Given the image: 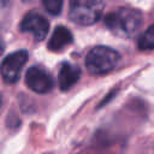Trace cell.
<instances>
[{"label": "cell", "instance_id": "obj_1", "mask_svg": "<svg viewBox=\"0 0 154 154\" xmlns=\"http://www.w3.org/2000/svg\"><path fill=\"white\" fill-rule=\"evenodd\" d=\"M106 26L118 37H132L142 25V14L134 8L122 7L105 17Z\"/></svg>", "mask_w": 154, "mask_h": 154}, {"label": "cell", "instance_id": "obj_2", "mask_svg": "<svg viewBox=\"0 0 154 154\" xmlns=\"http://www.w3.org/2000/svg\"><path fill=\"white\" fill-rule=\"evenodd\" d=\"M120 61V54L111 47L96 46L85 57V67L91 75H105L113 71Z\"/></svg>", "mask_w": 154, "mask_h": 154}, {"label": "cell", "instance_id": "obj_3", "mask_svg": "<svg viewBox=\"0 0 154 154\" xmlns=\"http://www.w3.org/2000/svg\"><path fill=\"white\" fill-rule=\"evenodd\" d=\"M103 6V0H70L69 18L78 25L95 24L101 18Z\"/></svg>", "mask_w": 154, "mask_h": 154}, {"label": "cell", "instance_id": "obj_4", "mask_svg": "<svg viewBox=\"0 0 154 154\" xmlns=\"http://www.w3.org/2000/svg\"><path fill=\"white\" fill-rule=\"evenodd\" d=\"M28 61V52L26 51H17L13 52L2 60L0 65V73L5 83L13 84L19 79L22 69Z\"/></svg>", "mask_w": 154, "mask_h": 154}, {"label": "cell", "instance_id": "obj_5", "mask_svg": "<svg viewBox=\"0 0 154 154\" xmlns=\"http://www.w3.org/2000/svg\"><path fill=\"white\" fill-rule=\"evenodd\" d=\"M25 83L32 91L37 94H46L53 88L52 76L40 66H31L25 73Z\"/></svg>", "mask_w": 154, "mask_h": 154}, {"label": "cell", "instance_id": "obj_6", "mask_svg": "<svg viewBox=\"0 0 154 154\" xmlns=\"http://www.w3.org/2000/svg\"><path fill=\"white\" fill-rule=\"evenodd\" d=\"M20 30L32 35L36 41H42L48 34L49 23L42 14L37 12H28L20 22Z\"/></svg>", "mask_w": 154, "mask_h": 154}, {"label": "cell", "instance_id": "obj_7", "mask_svg": "<svg viewBox=\"0 0 154 154\" xmlns=\"http://www.w3.org/2000/svg\"><path fill=\"white\" fill-rule=\"evenodd\" d=\"M81 77V70L76 65H72L70 63H64L60 67L59 75H58V83L59 88L63 91H66L71 89L79 79Z\"/></svg>", "mask_w": 154, "mask_h": 154}, {"label": "cell", "instance_id": "obj_8", "mask_svg": "<svg viewBox=\"0 0 154 154\" xmlns=\"http://www.w3.org/2000/svg\"><path fill=\"white\" fill-rule=\"evenodd\" d=\"M72 42V34L66 26H57L48 41V49L52 52H60Z\"/></svg>", "mask_w": 154, "mask_h": 154}, {"label": "cell", "instance_id": "obj_9", "mask_svg": "<svg viewBox=\"0 0 154 154\" xmlns=\"http://www.w3.org/2000/svg\"><path fill=\"white\" fill-rule=\"evenodd\" d=\"M137 46L141 51H153L154 49V23L140 36Z\"/></svg>", "mask_w": 154, "mask_h": 154}, {"label": "cell", "instance_id": "obj_10", "mask_svg": "<svg viewBox=\"0 0 154 154\" xmlns=\"http://www.w3.org/2000/svg\"><path fill=\"white\" fill-rule=\"evenodd\" d=\"M46 11L53 16H57L61 12L64 0H41Z\"/></svg>", "mask_w": 154, "mask_h": 154}, {"label": "cell", "instance_id": "obj_11", "mask_svg": "<svg viewBox=\"0 0 154 154\" xmlns=\"http://www.w3.org/2000/svg\"><path fill=\"white\" fill-rule=\"evenodd\" d=\"M2 52H4V47H2V43L0 42V57H1V54H2Z\"/></svg>", "mask_w": 154, "mask_h": 154}, {"label": "cell", "instance_id": "obj_12", "mask_svg": "<svg viewBox=\"0 0 154 154\" xmlns=\"http://www.w3.org/2000/svg\"><path fill=\"white\" fill-rule=\"evenodd\" d=\"M1 105H2V95H1V91H0V108H1Z\"/></svg>", "mask_w": 154, "mask_h": 154}, {"label": "cell", "instance_id": "obj_13", "mask_svg": "<svg viewBox=\"0 0 154 154\" xmlns=\"http://www.w3.org/2000/svg\"><path fill=\"white\" fill-rule=\"evenodd\" d=\"M22 1H30V0H22Z\"/></svg>", "mask_w": 154, "mask_h": 154}]
</instances>
